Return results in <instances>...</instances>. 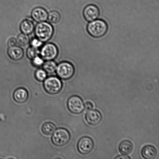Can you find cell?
I'll return each mask as SVG.
<instances>
[{
    "mask_svg": "<svg viewBox=\"0 0 159 159\" xmlns=\"http://www.w3.org/2000/svg\"><path fill=\"white\" fill-rule=\"evenodd\" d=\"M108 26L104 20L98 19L90 22L87 25V30L89 35L94 38L103 37L108 31Z\"/></svg>",
    "mask_w": 159,
    "mask_h": 159,
    "instance_id": "obj_1",
    "label": "cell"
},
{
    "mask_svg": "<svg viewBox=\"0 0 159 159\" xmlns=\"http://www.w3.org/2000/svg\"><path fill=\"white\" fill-rule=\"evenodd\" d=\"M36 36L42 42H46L50 39L54 33L52 26L46 22L38 23L35 29Z\"/></svg>",
    "mask_w": 159,
    "mask_h": 159,
    "instance_id": "obj_2",
    "label": "cell"
},
{
    "mask_svg": "<svg viewBox=\"0 0 159 159\" xmlns=\"http://www.w3.org/2000/svg\"><path fill=\"white\" fill-rule=\"evenodd\" d=\"M62 87L61 81L58 78L54 76L47 78L43 82V88L45 91L50 94H57L61 91Z\"/></svg>",
    "mask_w": 159,
    "mask_h": 159,
    "instance_id": "obj_3",
    "label": "cell"
},
{
    "mask_svg": "<svg viewBox=\"0 0 159 159\" xmlns=\"http://www.w3.org/2000/svg\"><path fill=\"white\" fill-rule=\"evenodd\" d=\"M71 139V135L69 131L65 128L56 129L52 134V141L54 145L63 146L69 143Z\"/></svg>",
    "mask_w": 159,
    "mask_h": 159,
    "instance_id": "obj_4",
    "label": "cell"
},
{
    "mask_svg": "<svg viewBox=\"0 0 159 159\" xmlns=\"http://www.w3.org/2000/svg\"><path fill=\"white\" fill-rule=\"evenodd\" d=\"M57 73L59 78L64 80H68L74 76L75 69L72 64L68 62H63L57 66Z\"/></svg>",
    "mask_w": 159,
    "mask_h": 159,
    "instance_id": "obj_5",
    "label": "cell"
},
{
    "mask_svg": "<svg viewBox=\"0 0 159 159\" xmlns=\"http://www.w3.org/2000/svg\"><path fill=\"white\" fill-rule=\"evenodd\" d=\"M68 110L74 114H80L84 110L83 101L80 97L74 95L70 97L67 103Z\"/></svg>",
    "mask_w": 159,
    "mask_h": 159,
    "instance_id": "obj_6",
    "label": "cell"
},
{
    "mask_svg": "<svg viewBox=\"0 0 159 159\" xmlns=\"http://www.w3.org/2000/svg\"><path fill=\"white\" fill-rule=\"evenodd\" d=\"M94 143L91 138L88 136H84L79 140L77 143L78 151L83 155L89 154L93 150Z\"/></svg>",
    "mask_w": 159,
    "mask_h": 159,
    "instance_id": "obj_7",
    "label": "cell"
},
{
    "mask_svg": "<svg viewBox=\"0 0 159 159\" xmlns=\"http://www.w3.org/2000/svg\"><path fill=\"white\" fill-rule=\"evenodd\" d=\"M58 50L57 46L52 43H48L42 48L40 55L42 58L47 61L52 60L57 57Z\"/></svg>",
    "mask_w": 159,
    "mask_h": 159,
    "instance_id": "obj_8",
    "label": "cell"
},
{
    "mask_svg": "<svg viewBox=\"0 0 159 159\" xmlns=\"http://www.w3.org/2000/svg\"><path fill=\"white\" fill-rule=\"evenodd\" d=\"M100 11L97 6L94 4H89L84 8L83 16L88 22H91L97 19L99 16Z\"/></svg>",
    "mask_w": 159,
    "mask_h": 159,
    "instance_id": "obj_9",
    "label": "cell"
},
{
    "mask_svg": "<svg viewBox=\"0 0 159 159\" xmlns=\"http://www.w3.org/2000/svg\"><path fill=\"white\" fill-rule=\"evenodd\" d=\"M102 115L99 110H89L85 116L86 121L89 125L96 126L100 124L102 120Z\"/></svg>",
    "mask_w": 159,
    "mask_h": 159,
    "instance_id": "obj_10",
    "label": "cell"
},
{
    "mask_svg": "<svg viewBox=\"0 0 159 159\" xmlns=\"http://www.w3.org/2000/svg\"><path fill=\"white\" fill-rule=\"evenodd\" d=\"M31 15L32 18L37 22L46 21L48 18V12L42 7H36L34 9Z\"/></svg>",
    "mask_w": 159,
    "mask_h": 159,
    "instance_id": "obj_11",
    "label": "cell"
},
{
    "mask_svg": "<svg viewBox=\"0 0 159 159\" xmlns=\"http://www.w3.org/2000/svg\"><path fill=\"white\" fill-rule=\"evenodd\" d=\"M13 98L16 102L18 103H23L29 99V93L26 89L20 87L14 91Z\"/></svg>",
    "mask_w": 159,
    "mask_h": 159,
    "instance_id": "obj_12",
    "label": "cell"
},
{
    "mask_svg": "<svg viewBox=\"0 0 159 159\" xmlns=\"http://www.w3.org/2000/svg\"><path fill=\"white\" fill-rule=\"evenodd\" d=\"M157 151L153 146L147 145L142 149L141 155L144 159H154L156 158Z\"/></svg>",
    "mask_w": 159,
    "mask_h": 159,
    "instance_id": "obj_13",
    "label": "cell"
},
{
    "mask_svg": "<svg viewBox=\"0 0 159 159\" xmlns=\"http://www.w3.org/2000/svg\"><path fill=\"white\" fill-rule=\"evenodd\" d=\"M7 53L9 57L15 61L21 60L24 55V52L22 48L16 46L9 47Z\"/></svg>",
    "mask_w": 159,
    "mask_h": 159,
    "instance_id": "obj_14",
    "label": "cell"
},
{
    "mask_svg": "<svg viewBox=\"0 0 159 159\" xmlns=\"http://www.w3.org/2000/svg\"><path fill=\"white\" fill-rule=\"evenodd\" d=\"M133 149V144L131 142L128 140H124L118 146V150L122 155H129L132 152Z\"/></svg>",
    "mask_w": 159,
    "mask_h": 159,
    "instance_id": "obj_15",
    "label": "cell"
},
{
    "mask_svg": "<svg viewBox=\"0 0 159 159\" xmlns=\"http://www.w3.org/2000/svg\"><path fill=\"white\" fill-rule=\"evenodd\" d=\"M20 30L23 34L30 35L34 32V25L30 20H26L22 22L20 26Z\"/></svg>",
    "mask_w": 159,
    "mask_h": 159,
    "instance_id": "obj_16",
    "label": "cell"
},
{
    "mask_svg": "<svg viewBox=\"0 0 159 159\" xmlns=\"http://www.w3.org/2000/svg\"><path fill=\"white\" fill-rule=\"evenodd\" d=\"M42 131L43 134L47 135H52L57 129L53 123L51 122L45 123L42 127Z\"/></svg>",
    "mask_w": 159,
    "mask_h": 159,
    "instance_id": "obj_17",
    "label": "cell"
},
{
    "mask_svg": "<svg viewBox=\"0 0 159 159\" xmlns=\"http://www.w3.org/2000/svg\"><path fill=\"white\" fill-rule=\"evenodd\" d=\"M57 67V64L52 60L48 61L43 65V70L48 74H52L55 72Z\"/></svg>",
    "mask_w": 159,
    "mask_h": 159,
    "instance_id": "obj_18",
    "label": "cell"
},
{
    "mask_svg": "<svg viewBox=\"0 0 159 159\" xmlns=\"http://www.w3.org/2000/svg\"><path fill=\"white\" fill-rule=\"evenodd\" d=\"M60 14L56 11L50 12L48 14V19L51 23H54V24L58 23L60 21Z\"/></svg>",
    "mask_w": 159,
    "mask_h": 159,
    "instance_id": "obj_19",
    "label": "cell"
},
{
    "mask_svg": "<svg viewBox=\"0 0 159 159\" xmlns=\"http://www.w3.org/2000/svg\"><path fill=\"white\" fill-rule=\"evenodd\" d=\"M17 43L20 46H25L29 43L30 39L27 35L24 34H20L17 39Z\"/></svg>",
    "mask_w": 159,
    "mask_h": 159,
    "instance_id": "obj_20",
    "label": "cell"
},
{
    "mask_svg": "<svg viewBox=\"0 0 159 159\" xmlns=\"http://www.w3.org/2000/svg\"><path fill=\"white\" fill-rule=\"evenodd\" d=\"M47 73L43 69L37 70L35 73V77L39 82H43L47 78Z\"/></svg>",
    "mask_w": 159,
    "mask_h": 159,
    "instance_id": "obj_21",
    "label": "cell"
},
{
    "mask_svg": "<svg viewBox=\"0 0 159 159\" xmlns=\"http://www.w3.org/2000/svg\"><path fill=\"white\" fill-rule=\"evenodd\" d=\"M38 54V52L37 48H34L32 47L29 48L26 52V54H27L28 58L30 59L34 58V57L37 56Z\"/></svg>",
    "mask_w": 159,
    "mask_h": 159,
    "instance_id": "obj_22",
    "label": "cell"
},
{
    "mask_svg": "<svg viewBox=\"0 0 159 159\" xmlns=\"http://www.w3.org/2000/svg\"><path fill=\"white\" fill-rule=\"evenodd\" d=\"M43 59L40 57L37 56L33 59L32 64L34 66L40 67L43 65Z\"/></svg>",
    "mask_w": 159,
    "mask_h": 159,
    "instance_id": "obj_23",
    "label": "cell"
},
{
    "mask_svg": "<svg viewBox=\"0 0 159 159\" xmlns=\"http://www.w3.org/2000/svg\"><path fill=\"white\" fill-rule=\"evenodd\" d=\"M43 44V42L39 39H34L31 42V45L32 47L37 48L40 47Z\"/></svg>",
    "mask_w": 159,
    "mask_h": 159,
    "instance_id": "obj_24",
    "label": "cell"
},
{
    "mask_svg": "<svg viewBox=\"0 0 159 159\" xmlns=\"http://www.w3.org/2000/svg\"><path fill=\"white\" fill-rule=\"evenodd\" d=\"M93 104L91 102L88 101L85 102L84 104V108L87 110H93Z\"/></svg>",
    "mask_w": 159,
    "mask_h": 159,
    "instance_id": "obj_25",
    "label": "cell"
},
{
    "mask_svg": "<svg viewBox=\"0 0 159 159\" xmlns=\"http://www.w3.org/2000/svg\"><path fill=\"white\" fill-rule=\"evenodd\" d=\"M17 43L16 39L14 38H12L10 39L8 42V45L9 47L16 46Z\"/></svg>",
    "mask_w": 159,
    "mask_h": 159,
    "instance_id": "obj_26",
    "label": "cell"
},
{
    "mask_svg": "<svg viewBox=\"0 0 159 159\" xmlns=\"http://www.w3.org/2000/svg\"><path fill=\"white\" fill-rule=\"evenodd\" d=\"M115 159H130V157L128 156L123 155L118 156L115 157Z\"/></svg>",
    "mask_w": 159,
    "mask_h": 159,
    "instance_id": "obj_27",
    "label": "cell"
}]
</instances>
